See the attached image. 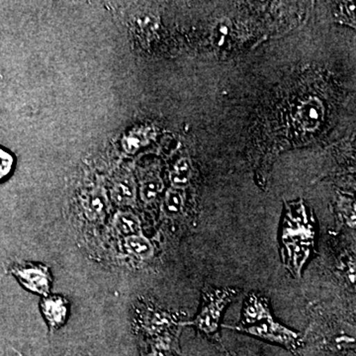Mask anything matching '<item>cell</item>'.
<instances>
[{
	"mask_svg": "<svg viewBox=\"0 0 356 356\" xmlns=\"http://www.w3.org/2000/svg\"><path fill=\"white\" fill-rule=\"evenodd\" d=\"M324 118V105L317 97H310L297 108V122L304 130L313 132Z\"/></svg>",
	"mask_w": 356,
	"mask_h": 356,
	"instance_id": "obj_6",
	"label": "cell"
},
{
	"mask_svg": "<svg viewBox=\"0 0 356 356\" xmlns=\"http://www.w3.org/2000/svg\"><path fill=\"white\" fill-rule=\"evenodd\" d=\"M238 291L232 288L210 289L204 293L202 307L198 315L191 322L180 323V325H192L210 337L219 334L222 313L232 303Z\"/></svg>",
	"mask_w": 356,
	"mask_h": 356,
	"instance_id": "obj_2",
	"label": "cell"
},
{
	"mask_svg": "<svg viewBox=\"0 0 356 356\" xmlns=\"http://www.w3.org/2000/svg\"><path fill=\"white\" fill-rule=\"evenodd\" d=\"M114 229L119 235L125 236L142 234L139 217L132 212H118L113 219Z\"/></svg>",
	"mask_w": 356,
	"mask_h": 356,
	"instance_id": "obj_9",
	"label": "cell"
},
{
	"mask_svg": "<svg viewBox=\"0 0 356 356\" xmlns=\"http://www.w3.org/2000/svg\"><path fill=\"white\" fill-rule=\"evenodd\" d=\"M126 250L133 255L136 259H140V261H149L153 259L154 255V247L153 243L143 236L140 235L126 236L124 241Z\"/></svg>",
	"mask_w": 356,
	"mask_h": 356,
	"instance_id": "obj_8",
	"label": "cell"
},
{
	"mask_svg": "<svg viewBox=\"0 0 356 356\" xmlns=\"http://www.w3.org/2000/svg\"><path fill=\"white\" fill-rule=\"evenodd\" d=\"M184 204V197L181 191L172 187L166 191L163 199V211L166 216L175 217L181 212Z\"/></svg>",
	"mask_w": 356,
	"mask_h": 356,
	"instance_id": "obj_14",
	"label": "cell"
},
{
	"mask_svg": "<svg viewBox=\"0 0 356 356\" xmlns=\"http://www.w3.org/2000/svg\"><path fill=\"white\" fill-rule=\"evenodd\" d=\"M14 159L8 152L0 147V180L8 177L13 172Z\"/></svg>",
	"mask_w": 356,
	"mask_h": 356,
	"instance_id": "obj_15",
	"label": "cell"
},
{
	"mask_svg": "<svg viewBox=\"0 0 356 356\" xmlns=\"http://www.w3.org/2000/svg\"><path fill=\"white\" fill-rule=\"evenodd\" d=\"M273 318L266 299L257 294L248 295L243 305L242 321L238 327H248Z\"/></svg>",
	"mask_w": 356,
	"mask_h": 356,
	"instance_id": "obj_7",
	"label": "cell"
},
{
	"mask_svg": "<svg viewBox=\"0 0 356 356\" xmlns=\"http://www.w3.org/2000/svg\"><path fill=\"white\" fill-rule=\"evenodd\" d=\"M227 327L245 332V334L259 337V339H266L270 343L281 344L288 350H294L298 346L299 334L292 330L288 329L285 325L275 322L273 318H268L259 324L248 325V327L227 325Z\"/></svg>",
	"mask_w": 356,
	"mask_h": 356,
	"instance_id": "obj_3",
	"label": "cell"
},
{
	"mask_svg": "<svg viewBox=\"0 0 356 356\" xmlns=\"http://www.w3.org/2000/svg\"><path fill=\"white\" fill-rule=\"evenodd\" d=\"M67 300L58 295H48L41 301V311L51 330L62 327L69 316Z\"/></svg>",
	"mask_w": 356,
	"mask_h": 356,
	"instance_id": "obj_5",
	"label": "cell"
},
{
	"mask_svg": "<svg viewBox=\"0 0 356 356\" xmlns=\"http://www.w3.org/2000/svg\"><path fill=\"white\" fill-rule=\"evenodd\" d=\"M83 207L88 219H99L106 212V193L100 188L91 191L84 200Z\"/></svg>",
	"mask_w": 356,
	"mask_h": 356,
	"instance_id": "obj_11",
	"label": "cell"
},
{
	"mask_svg": "<svg viewBox=\"0 0 356 356\" xmlns=\"http://www.w3.org/2000/svg\"><path fill=\"white\" fill-rule=\"evenodd\" d=\"M9 273L13 274L18 282L28 291L36 293L41 296H48L51 286V276L49 267L43 264H16L11 267Z\"/></svg>",
	"mask_w": 356,
	"mask_h": 356,
	"instance_id": "obj_4",
	"label": "cell"
},
{
	"mask_svg": "<svg viewBox=\"0 0 356 356\" xmlns=\"http://www.w3.org/2000/svg\"><path fill=\"white\" fill-rule=\"evenodd\" d=\"M192 175L191 163L188 159H180L173 166L170 178L173 188L181 189L191 181Z\"/></svg>",
	"mask_w": 356,
	"mask_h": 356,
	"instance_id": "obj_12",
	"label": "cell"
},
{
	"mask_svg": "<svg viewBox=\"0 0 356 356\" xmlns=\"http://www.w3.org/2000/svg\"><path fill=\"white\" fill-rule=\"evenodd\" d=\"M314 248L315 229L301 207L288 214L280 234L281 261L295 278L301 277Z\"/></svg>",
	"mask_w": 356,
	"mask_h": 356,
	"instance_id": "obj_1",
	"label": "cell"
},
{
	"mask_svg": "<svg viewBox=\"0 0 356 356\" xmlns=\"http://www.w3.org/2000/svg\"><path fill=\"white\" fill-rule=\"evenodd\" d=\"M0 356H20L19 353H16L15 350H9L4 353L3 355Z\"/></svg>",
	"mask_w": 356,
	"mask_h": 356,
	"instance_id": "obj_17",
	"label": "cell"
},
{
	"mask_svg": "<svg viewBox=\"0 0 356 356\" xmlns=\"http://www.w3.org/2000/svg\"><path fill=\"white\" fill-rule=\"evenodd\" d=\"M140 136L137 134H131L130 136L126 137L123 140L124 149L128 152V153H135L136 151L140 149V145H142L143 140L140 139Z\"/></svg>",
	"mask_w": 356,
	"mask_h": 356,
	"instance_id": "obj_16",
	"label": "cell"
},
{
	"mask_svg": "<svg viewBox=\"0 0 356 356\" xmlns=\"http://www.w3.org/2000/svg\"><path fill=\"white\" fill-rule=\"evenodd\" d=\"M136 195L137 189L133 178L131 177L122 178L114 184L111 192L112 199L119 206L133 205L136 201Z\"/></svg>",
	"mask_w": 356,
	"mask_h": 356,
	"instance_id": "obj_10",
	"label": "cell"
},
{
	"mask_svg": "<svg viewBox=\"0 0 356 356\" xmlns=\"http://www.w3.org/2000/svg\"><path fill=\"white\" fill-rule=\"evenodd\" d=\"M163 189V182L158 175H149L143 179L140 187V195L146 203L153 202Z\"/></svg>",
	"mask_w": 356,
	"mask_h": 356,
	"instance_id": "obj_13",
	"label": "cell"
}]
</instances>
